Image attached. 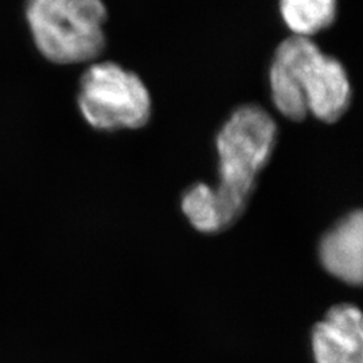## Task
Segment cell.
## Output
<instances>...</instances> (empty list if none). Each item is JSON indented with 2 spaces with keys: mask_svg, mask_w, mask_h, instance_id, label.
<instances>
[{
  "mask_svg": "<svg viewBox=\"0 0 363 363\" xmlns=\"http://www.w3.org/2000/svg\"><path fill=\"white\" fill-rule=\"evenodd\" d=\"M269 84L273 104L292 121H303L311 113L331 124L350 106L351 85L345 67L306 37L292 35L277 46Z\"/></svg>",
  "mask_w": 363,
  "mask_h": 363,
  "instance_id": "cell-1",
  "label": "cell"
},
{
  "mask_svg": "<svg viewBox=\"0 0 363 363\" xmlns=\"http://www.w3.org/2000/svg\"><path fill=\"white\" fill-rule=\"evenodd\" d=\"M277 125L261 106L242 105L226 120L217 136L220 184L214 190L220 230L238 220L253 194L256 179L272 156Z\"/></svg>",
  "mask_w": 363,
  "mask_h": 363,
  "instance_id": "cell-2",
  "label": "cell"
},
{
  "mask_svg": "<svg viewBox=\"0 0 363 363\" xmlns=\"http://www.w3.org/2000/svg\"><path fill=\"white\" fill-rule=\"evenodd\" d=\"M25 15L38 52L52 64H84L104 52L103 0H26Z\"/></svg>",
  "mask_w": 363,
  "mask_h": 363,
  "instance_id": "cell-3",
  "label": "cell"
},
{
  "mask_svg": "<svg viewBox=\"0 0 363 363\" xmlns=\"http://www.w3.org/2000/svg\"><path fill=\"white\" fill-rule=\"evenodd\" d=\"M78 108L96 130H138L151 117V96L138 74L115 62H99L81 77Z\"/></svg>",
  "mask_w": 363,
  "mask_h": 363,
  "instance_id": "cell-4",
  "label": "cell"
},
{
  "mask_svg": "<svg viewBox=\"0 0 363 363\" xmlns=\"http://www.w3.org/2000/svg\"><path fill=\"white\" fill-rule=\"evenodd\" d=\"M316 363H363L362 313L352 304H337L312 330Z\"/></svg>",
  "mask_w": 363,
  "mask_h": 363,
  "instance_id": "cell-5",
  "label": "cell"
},
{
  "mask_svg": "<svg viewBox=\"0 0 363 363\" xmlns=\"http://www.w3.org/2000/svg\"><path fill=\"white\" fill-rule=\"evenodd\" d=\"M320 259L339 280L359 286L363 273V217L361 210L346 216L325 234L320 244Z\"/></svg>",
  "mask_w": 363,
  "mask_h": 363,
  "instance_id": "cell-6",
  "label": "cell"
},
{
  "mask_svg": "<svg viewBox=\"0 0 363 363\" xmlns=\"http://www.w3.org/2000/svg\"><path fill=\"white\" fill-rule=\"evenodd\" d=\"M280 13L294 35L310 38L334 23L337 0H280Z\"/></svg>",
  "mask_w": 363,
  "mask_h": 363,
  "instance_id": "cell-7",
  "label": "cell"
},
{
  "mask_svg": "<svg viewBox=\"0 0 363 363\" xmlns=\"http://www.w3.org/2000/svg\"><path fill=\"white\" fill-rule=\"evenodd\" d=\"M182 210L196 230L202 233L220 232L214 193L208 184L198 183L190 187L182 199Z\"/></svg>",
  "mask_w": 363,
  "mask_h": 363,
  "instance_id": "cell-8",
  "label": "cell"
}]
</instances>
